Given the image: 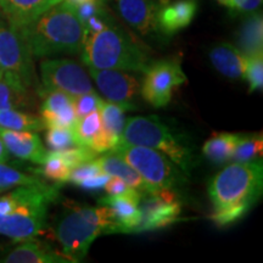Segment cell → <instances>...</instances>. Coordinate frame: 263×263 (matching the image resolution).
I'll return each mask as SVG.
<instances>
[{
  "instance_id": "1",
  "label": "cell",
  "mask_w": 263,
  "mask_h": 263,
  "mask_svg": "<svg viewBox=\"0 0 263 263\" xmlns=\"http://www.w3.org/2000/svg\"><path fill=\"white\" fill-rule=\"evenodd\" d=\"M58 196V186L44 182L5 192L0 196V235L16 242L37 238L47 227L49 207Z\"/></svg>"
},
{
  "instance_id": "2",
  "label": "cell",
  "mask_w": 263,
  "mask_h": 263,
  "mask_svg": "<svg viewBox=\"0 0 263 263\" xmlns=\"http://www.w3.org/2000/svg\"><path fill=\"white\" fill-rule=\"evenodd\" d=\"M20 29L34 58L78 54L87 37L77 9L65 0L45 10Z\"/></svg>"
},
{
  "instance_id": "3",
  "label": "cell",
  "mask_w": 263,
  "mask_h": 263,
  "mask_svg": "<svg viewBox=\"0 0 263 263\" xmlns=\"http://www.w3.org/2000/svg\"><path fill=\"white\" fill-rule=\"evenodd\" d=\"M112 224V213L107 206L91 207L73 203L58 218L54 234L62 254L71 262H81L95 239L107 234Z\"/></svg>"
},
{
  "instance_id": "4",
  "label": "cell",
  "mask_w": 263,
  "mask_h": 263,
  "mask_svg": "<svg viewBox=\"0 0 263 263\" xmlns=\"http://www.w3.org/2000/svg\"><path fill=\"white\" fill-rule=\"evenodd\" d=\"M81 52L88 67L99 70L144 72L149 65V58L139 45L114 24L87 34Z\"/></svg>"
},
{
  "instance_id": "5",
  "label": "cell",
  "mask_w": 263,
  "mask_h": 263,
  "mask_svg": "<svg viewBox=\"0 0 263 263\" xmlns=\"http://www.w3.org/2000/svg\"><path fill=\"white\" fill-rule=\"evenodd\" d=\"M263 164L261 160L234 162L213 177L209 185L213 210L242 205H254L262 193Z\"/></svg>"
},
{
  "instance_id": "6",
  "label": "cell",
  "mask_w": 263,
  "mask_h": 263,
  "mask_svg": "<svg viewBox=\"0 0 263 263\" xmlns=\"http://www.w3.org/2000/svg\"><path fill=\"white\" fill-rule=\"evenodd\" d=\"M121 141L160 151L172 160L186 176L194 166L192 150L168 126L154 116L127 118Z\"/></svg>"
},
{
  "instance_id": "7",
  "label": "cell",
  "mask_w": 263,
  "mask_h": 263,
  "mask_svg": "<svg viewBox=\"0 0 263 263\" xmlns=\"http://www.w3.org/2000/svg\"><path fill=\"white\" fill-rule=\"evenodd\" d=\"M139 173L151 192L174 189L186 182V174L164 154L151 147L120 141L111 150Z\"/></svg>"
},
{
  "instance_id": "8",
  "label": "cell",
  "mask_w": 263,
  "mask_h": 263,
  "mask_svg": "<svg viewBox=\"0 0 263 263\" xmlns=\"http://www.w3.org/2000/svg\"><path fill=\"white\" fill-rule=\"evenodd\" d=\"M33 54L17 26L0 11V71L28 89L38 88Z\"/></svg>"
},
{
  "instance_id": "9",
  "label": "cell",
  "mask_w": 263,
  "mask_h": 263,
  "mask_svg": "<svg viewBox=\"0 0 263 263\" xmlns=\"http://www.w3.org/2000/svg\"><path fill=\"white\" fill-rule=\"evenodd\" d=\"M185 82L186 77L180 62L166 59L146 66L140 93L151 106L163 107L171 103L174 91Z\"/></svg>"
},
{
  "instance_id": "10",
  "label": "cell",
  "mask_w": 263,
  "mask_h": 263,
  "mask_svg": "<svg viewBox=\"0 0 263 263\" xmlns=\"http://www.w3.org/2000/svg\"><path fill=\"white\" fill-rule=\"evenodd\" d=\"M43 90H59L77 97L94 88L83 66L70 59H47L41 64Z\"/></svg>"
},
{
  "instance_id": "11",
  "label": "cell",
  "mask_w": 263,
  "mask_h": 263,
  "mask_svg": "<svg viewBox=\"0 0 263 263\" xmlns=\"http://www.w3.org/2000/svg\"><path fill=\"white\" fill-rule=\"evenodd\" d=\"M141 218L133 233L163 229L180 221L182 203L172 189H159L141 196Z\"/></svg>"
},
{
  "instance_id": "12",
  "label": "cell",
  "mask_w": 263,
  "mask_h": 263,
  "mask_svg": "<svg viewBox=\"0 0 263 263\" xmlns=\"http://www.w3.org/2000/svg\"><path fill=\"white\" fill-rule=\"evenodd\" d=\"M88 71L107 101L121 104L133 110L134 105L132 101L140 93V83L134 76L126 71L99 70L94 67H88Z\"/></svg>"
},
{
  "instance_id": "13",
  "label": "cell",
  "mask_w": 263,
  "mask_h": 263,
  "mask_svg": "<svg viewBox=\"0 0 263 263\" xmlns=\"http://www.w3.org/2000/svg\"><path fill=\"white\" fill-rule=\"evenodd\" d=\"M43 103L41 118L45 128H71L74 129L78 117L76 115L73 97L59 90H39Z\"/></svg>"
},
{
  "instance_id": "14",
  "label": "cell",
  "mask_w": 263,
  "mask_h": 263,
  "mask_svg": "<svg viewBox=\"0 0 263 263\" xmlns=\"http://www.w3.org/2000/svg\"><path fill=\"white\" fill-rule=\"evenodd\" d=\"M0 138L9 154L20 160L42 164L48 155L47 149L35 132L12 130L0 127Z\"/></svg>"
},
{
  "instance_id": "15",
  "label": "cell",
  "mask_w": 263,
  "mask_h": 263,
  "mask_svg": "<svg viewBox=\"0 0 263 263\" xmlns=\"http://www.w3.org/2000/svg\"><path fill=\"white\" fill-rule=\"evenodd\" d=\"M115 6L121 17L140 34L157 29L159 5L155 0H115Z\"/></svg>"
},
{
  "instance_id": "16",
  "label": "cell",
  "mask_w": 263,
  "mask_h": 263,
  "mask_svg": "<svg viewBox=\"0 0 263 263\" xmlns=\"http://www.w3.org/2000/svg\"><path fill=\"white\" fill-rule=\"evenodd\" d=\"M139 200L130 199L128 196L107 195L99 200V205H105L111 210L114 224L111 226L107 234H130L139 224L141 212L139 209Z\"/></svg>"
},
{
  "instance_id": "17",
  "label": "cell",
  "mask_w": 263,
  "mask_h": 263,
  "mask_svg": "<svg viewBox=\"0 0 263 263\" xmlns=\"http://www.w3.org/2000/svg\"><path fill=\"white\" fill-rule=\"evenodd\" d=\"M197 12V0H176L159 6L157 28L166 34H174L188 27Z\"/></svg>"
},
{
  "instance_id": "18",
  "label": "cell",
  "mask_w": 263,
  "mask_h": 263,
  "mask_svg": "<svg viewBox=\"0 0 263 263\" xmlns=\"http://www.w3.org/2000/svg\"><path fill=\"white\" fill-rule=\"evenodd\" d=\"M4 263H67L71 262L64 254H59L44 242L34 239L25 240L0 259Z\"/></svg>"
},
{
  "instance_id": "19",
  "label": "cell",
  "mask_w": 263,
  "mask_h": 263,
  "mask_svg": "<svg viewBox=\"0 0 263 263\" xmlns=\"http://www.w3.org/2000/svg\"><path fill=\"white\" fill-rule=\"evenodd\" d=\"M209 57L219 73L232 80L244 78L245 55L238 47L229 43H219L211 48Z\"/></svg>"
},
{
  "instance_id": "20",
  "label": "cell",
  "mask_w": 263,
  "mask_h": 263,
  "mask_svg": "<svg viewBox=\"0 0 263 263\" xmlns=\"http://www.w3.org/2000/svg\"><path fill=\"white\" fill-rule=\"evenodd\" d=\"M61 0H0V9L12 25L22 27Z\"/></svg>"
},
{
  "instance_id": "21",
  "label": "cell",
  "mask_w": 263,
  "mask_h": 263,
  "mask_svg": "<svg viewBox=\"0 0 263 263\" xmlns=\"http://www.w3.org/2000/svg\"><path fill=\"white\" fill-rule=\"evenodd\" d=\"M95 160L105 173L121 178L132 188L138 190L141 196L151 193V189L139 176V173L116 154L108 151V153H105V155L97 157Z\"/></svg>"
},
{
  "instance_id": "22",
  "label": "cell",
  "mask_w": 263,
  "mask_h": 263,
  "mask_svg": "<svg viewBox=\"0 0 263 263\" xmlns=\"http://www.w3.org/2000/svg\"><path fill=\"white\" fill-rule=\"evenodd\" d=\"M31 93V89L0 71V111L31 107L34 104Z\"/></svg>"
},
{
  "instance_id": "23",
  "label": "cell",
  "mask_w": 263,
  "mask_h": 263,
  "mask_svg": "<svg viewBox=\"0 0 263 263\" xmlns=\"http://www.w3.org/2000/svg\"><path fill=\"white\" fill-rule=\"evenodd\" d=\"M263 48V22L258 12L250 14L239 29L238 49L245 57L262 52Z\"/></svg>"
},
{
  "instance_id": "24",
  "label": "cell",
  "mask_w": 263,
  "mask_h": 263,
  "mask_svg": "<svg viewBox=\"0 0 263 263\" xmlns=\"http://www.w3.org/2000/svg\"><path fill=\"white\" fill-rule=\"evenodd\" d=\"M240 134L216 133L203 144L202 153L216 164H224L232 160Z\"/></svg>"
},
{
  "instance_id": "25",
  "label": "cell",
  "mask_w": 263,
  "mask_h": 263,
  "mask_svg": "<svg viewBox=\"0 0 263 263\" xmlns=\"http://www.w3.org/2000/svg\"><path fill=\"white\" fill-rule=\"evenodd\" d=\"M0 127L5 129L35 132V133L42 132L45 128L41 117L24 112L21 110L0 111Z\"/></svg>"
},
{
  "instance_id": "26",
  "label": "cell",
  "mask_w": 263,
  "mask_h": 263,
  "mask_svg": "<svg viewBox=\"0 0 263 263\" xmlns=\"http://www.w3.org/2000/svg\"><path fill=\"white\" fill-rule=\"evenodd\" d=\"M127 111H129V108L127 106L105 100L101 103L100 107H99L103 128L110 134H112V136L120 138V140L121 137H122L124 124H126L127 118L124 117V114Z\"/></svg>"
},
{
  "instance_id": "27",
  "label": "cell",
  "mask_w": 263,
  "mask_h": 263,
  "mask_svg": "<svg viewBox=\"0 0 263 263\" xmlns=\"http://www.w3.org/2000/svg\"><path fill=\"white\" fill-rule=\"evenodd\" d=\"M263 151V138L262 134H240L238 143H236L232 160L235 162H251L257 161L262 156Z\"/></svg>"
},
{
  "instance_id": "28",
  "label": "cell",
  "mask_w": 263,
  "mask_h": 263,
  "mask_svg": "<svg viewBox=\"0 0 263 263\" xmlns=\"http://www.w3.org/2000/svg\"><path fill=\"white\" fill-rule=\"evenodd\" d=\"M39 166H41V168L35 170V173L42 174L45 179L58 183H66L70 179L72 170L59 156L57 151H49L44 162Z\"/></svg>"
},
{
  "instance_id": "29",
  "label": "cell",
  "mask_w": 263,
  "mask_h": 263,
  "mask_svg": "<svg viewBox=\"0 0 263 263\" xmlns=\"http://www.w3.org/2000/svg\"><path fill=\"white\" fill-rule=\"evenodd\" d=\"M101 128H103V123H101L99 108L94 110L93 112L78 118L77 124L74 127V134L77 137L78 145L89 147L91 140L101 130Z\"/></svg>"
},
{
  "instance_id": "30",
  "label": "cell",
  "mask_w": 263,
  "mask_h": 263,
  "mask_svg": "<svg viewBox=\"0 0 263 263\" xmlns=\"http://www.w3.org/2000/svg\"><path fill=\"white\" fill-rule=\"evenodd\" d=\"M38 177L27 174L21 171L10 167L5 163H0V193L9 192V190L17 188L22 185H31V184L41 183Z\"/></svg>"
},
{
  "instance_id": "31",
  "label": "cell",
  "mask_w": 263,
  "mask_h": 263,
  "mask_svg": "<svg viewBox=\"0 0 263 263\" xmlns=\"http://www.w3.org/2000/svg\"><path fill=\"white\" fill-rule=\"evenodd\" d=\"M45 141L50 151H61L78 145L74 129L71 128H48Z\"/></svg>"
},
{
  "instance_id": "32",
  "label": "cell",
  "mask_w": 263,
  "mask_h": 263,
  "mask_svg": "<svg viewBox=\"0 0 263 263\" xmlns=\"http://www.w3.org/2000/svg\"><path fill=\"white\" fill-rule=\"evenodd\" d=\"M244 78L249 83V93L255 90H262L263 87V54L245 57Z\"/></svg>"
},
{
  "instance_id": "33",
  "label": "cell",
  "mask_w": 263,
  "mask_h": 263,
  "mask_svg": "<svg viewBox=\"0 0 263 263\" xmlns=\"http://www.w3.org/2000/svg\"><path fill=\"white\" fill-rule=\"evenodd\" d=\"M252 205H248V203H242V205H235V206H229L224 207V209L219 210H213L211 219L218 228H226L234 224L235 222H238L239 219H241L246 213L249 212V210L251 209Z\"/></svg>"
},
{
  "instance_id": "34",
  "label": "cell",
  "mask_w": 263,
  "mask_h": 263,
  "mask_svg": "<svg viewBox=\"0 0 263 263\" xmlns=\"http://www.w3.org/2000/svg\"><path fill=\"white\" fill-rule=\"evenodd\" d=\"M59 156L61 157L62 160L67 163V166L70 167L71 170H73L74 167L80 166L82 163L88 162V161H91L97 159L99 154L95 153L93 149L88 146H82L77 145L73 147H70V149L57 151Z\"/></svg>"
},
{
  "instance_id": "35",
  "label": "cell",
  "mask_w": 263,
  "mask_h": 263,
  "mask_svg": "<svg viewBox=\"0 0 263 263\" xmlns=\"http://www.w3.org/2000/svg\"><path fill=\"white\" fill-rule=\"evenodd\" d=\"M103 99L95 93V90L89 91V93L77 95L73 97V105L74 111L78 118L85 116V115L93 112L94 110H98L100 107Z\"/></svg>"
},
{
  "instance_id": "36",
  "label": "cell",
  "mask_w": 263,
  "mask_h": 263,
  "mask_svg": "<svg viewBox=\"0 0 263 263\" xmlns=\"http://www.w3.org/2000/svg\"><path fill=\"white\" fill-rule=\"evenodd\" d=\"M104 189L106 190L108 195L128 196L130 197V199L139 200V201L141 199V194L138 192V190L132 188V186L128 185L126 182H123V180L118 178V177L111 176L110 179L107 180V183L105 184Z\"/></svg>"
},
{
  "instance_id": "37",
  "label": "cell",
  "mask_w": 263,
  "mask_h": 263,
  "mask_svg": "<svg viewBox=\"0 0 263 263\" xmlns=\"http://www.w3.org/2000/svg\"><path fill=\"white\" fill-rule=\"evenodd\" d=\"M101 172H104V171L101 170V167L98 164L97 160L94 159L91 161H88V162H85V163H82V164H80V166L74 167V168L71 171L70 179H68V182L78 185L82 180L90 178V177H93V176H97V174L101 173Z\"/></svg>"
},
{
  "instance_id": "38",
  "label": "cell",
  "mask_w": 263,
  "mask_h": 263,
  "mask_svg": "<svg viewBox=\"0 0 263 263\" xmlns=\"http://www.w3.org/2000/svg\"><path fill=\"white\" fill-rule=\"evenodd\" d=\"M110 174L101 172L97 174V176L90 177V178H87L78 184V186H81L82 189L89 190V192H95V190H101L104 189L105 184L107 183V180L110 179Z\"/></svg>"
},
{
  "instance_id": "39",
  "label": "cell",
  "mask_w": 263,
  "mask_h": 263,
  "mask_svg": "<svg viewBox=\"0 0 263 263\" xmlns=\"http://www.w3.org/2000/svg\"><path fill=\"white\" fill-rule=\"evenodd\" d=\"M262 4V0H232L230 9L241 14H252L258 10Z\"/></svg>"
},
{
  "instance_id": "40",
  "label": "cell",
  "mask_w": 263,
  "mask_h": 263,
  "mask_svg": "<svg viewBox=\"0 0 263 263\" xmlns=\"http://www.w3.org/2000/svg\"><path fill=\"white\" fill-rule=\"evenodd\" d=\"M9 160V151L0 138V163H6Z\"/></svg>"
},
{
  "instance_id": "41",
  "label": "cell",
  "mask_w": 263,
  "mask_h": 263,
  "mask_svg": "<svg viewBox=\"0 0 263 263\" xmlns=\"http://www.w3.org/2000/svg\"><path fill=\"white\" fill-rule=\"evenodd\" d=\"M66 3H68V4L73 5L74 8H77V6H80L82 4H84V3H89V2H94V0H65Z\"/></svg>"
},
{
  "instance_id": "42",
  "label": "cell",
  "mask_w": 263,
  "mask_h": 263,
  "mask_svg": "<svg viewBox=\"0 0 263 263\" xmlns=\"http://www.w3.org/2000/svg\"><path fill=\"white\" fill-rule=\"evenodd\" d=\"M217 2L221 3L222 5L228 6V8H230V4H232V0H217Z\"/></svg>"
}]
</instances>
